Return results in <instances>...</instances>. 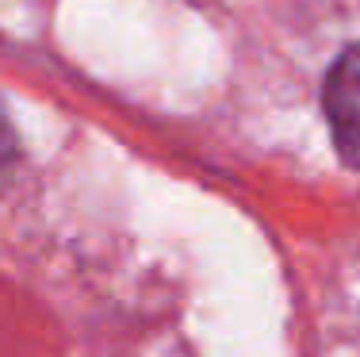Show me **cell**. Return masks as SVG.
Listing matches in <instances>:
<instances>
[{
	"label": "cell",
	"mask_w": 360,
	"mask_h": 357,
	"mask_svg": "<svg viewBox=\"0 0 360 357\" xmlns=\"http://www.w3.org/2000/svg\"><path fill=\"white\" fill-rule=\"evenodd\" d=\"M326 119L341 161L360 169V42L333 62L326 77Z\"/></svg>",
	"instance_id": "6da1fadb"
},
{
	"label": "cell",
	"mask_w": 360,
	"mask_h": 357,
	"mask_svg": "<svg viewBox=\"0 0 360 357\" xmlns=\"http://www.w3.org/2000/svg\"><path fill=\"white\" fill-rule=\"evenodd\" d=\"M15 169H20V139H15V127L8 108L0 104V192L12 184Z\"/></svg>",
	"instance_id": "7a4b0ae2"
}]
</instances>
